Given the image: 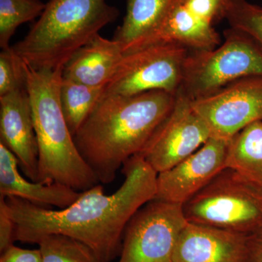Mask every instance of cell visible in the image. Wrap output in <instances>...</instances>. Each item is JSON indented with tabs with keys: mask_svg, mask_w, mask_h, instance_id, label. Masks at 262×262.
I'll return each mask as SVG.
<instances>
[{
	"mask_svg": "<svg viewBox=\"0 0 262 262\" xmlns=\"http://www.w3.org/2000/svg\"><path fill=\"white\" fill-rule=\"evenodd\" d=\"M125 179L113 194H105L97 184L81 192L63 209L50 210L20 198H5L15 224V241L37 244L51 234L80 241L99 262H111L121 251L124 231L130 219L157 194L158 173L139 155L122 166Z\"/></svg>",
	"mask_w": 262,
	"mask_h": 262,
	"instance_id": "1",
	"label": "cell"
},
{
	"mask_svg": "<svg viewBox=\"0 0 262 262\" xmlns=\"http://www.w3.org/2000/svg\"><path fill=\"white\" fill-rule=\"evenodd\" d=\"M176 98L162 91L134 96L103 94L74 136L100 183L113 182L125 162L140 152L171 111Z\"/></svg>",
	"mask_w": 262,
	"mask_h": 262,
	"instance_id": "2",
	"label": "cell"
},
{
	"mask_svg": "<svg viewBox=\"0 0 262 262\" xmlns=\"http://www.w3.org/2000/svg\"><path fill=\"white\" fill-rule=\"evenodd\" d=\"M37 137V182L58 183L83 192L99 184L69 128L60 102L63 68L36 70L23 61Z\"/></svg>",
	"mask_w": 262,
	"mask_h": 262,
	"instance_id": "3",
	"label": "cell"
},
{
	"mask_svg": "<svg viewBox=\"0 0 262 262\" xmlns=\"http://www.w3.org/2000/svg\"><path fill=\"white\" fill-rule=\"evenodd\" d=\"M119 14L106 0H50L28 34L12 48L32 68H63Z\"/></svg>",
	"mask_w": 262,
	"mask_h": 262,
	"instance_id": "4",
	"label": "cell"
},
{
	"mask_svg": "<svg viewBox=\"0 0 262 262\" xmlns=\"http://www.w3.org/2000/svg\"><path fill=\"white\" fill-rule=\"evenodd\" d=\"M188 222L249 234L262 229V189L224 168L183 205Z\"/></svg>",
	"mask_w": 262,
	"mask_h": 262,
	"instance_id": "5",
	"label": "cell"
},
{
	"mask_svg": "<svg viewBox=\"0 0 262 262\" xmlns=\"http://www.w3.org/2000/svg\"><path fill=\"white\" fill-rule=\"evenodd\" d=\"M224 37L214 49L189 52L178 93L195 101L234 81L262 76V51L258 46L230 27L224 31Z\"/></svg>",
	"mask_w": 262,
	"mask_h": 262,
	"instance_id": "6",
	"label": "cell"
},
{
	"mask_svg": "<svg viewBox=\"0 0 262 262\" xmlns=\"http://www.w3.org/2000/svg\"><path fill=\"white\" fill-rule=\"evenodd\" d=\"M189 52L177 43H163L125 53L103 94L134 96L162 91L177 95Z\"/></svg>",
	"mask_w": 262,
	"mask_h": 262,
	"instance_id": "7",
	"label": "cell"
},
{
	"mask_svg": "<svg viewBox=\"0 0 262 262\" xmlns=\"http://www.w3.org/2000/svg\"><path fill=\"white\" fill-rule=\"evenodd\" d=\"M187 222L182 205L149 201L127 223L118 262H173L179 234Z\"/></svg>",
	"mask_w": 262,
	"mask_h": 262,
	"instance_id": "8",
	"label": "cell"
},
{
	"mask_svg": "<svg viewBox=\"0 0 262 262\" xmlns=\"http://www.w3.org/2000/svg\"><path fill=\"white\" fill-rule=\"evenodd\" d=\"M211 137L209 127L194 110L192 100L177 93L171 111L136 155L160 173L195 152Z\"/></svg>",
	"mask_w": 262,
	"mask_h": 262,
	"instance_id": "9",
	"label": "cell"
},
{
	"mask_svg": "<svg viewBox=\"0 0 262 262\" xmlns=\"http://www.w3.org/2000/svg\"><path fill=\"white\" fill-rule=\"evenodd\" d=\"M211 137L229 141L250 124L262 121V76L245 77L192 101Z\"/></svg>",
	"mask_w": 262,
	"mask_h": 262,
	"instance_id": "10",
	"label": "cell"
},
{
	"mask_svg": "<svg viewBox=\"0 0 262 262\" xmlns=\"http://www.w3.org/2000/svg\"><path fill=\"white\" fill-rule=\"evenodd\" d=\"M229 141L211 137L190 156L158 174L155 199L184 205L226 168Z\"/></svg>",
	"mask_w": 262,
	"mask_h": 262,
	"instance_id": "11",
	"label": "cell"
},
{
	"mask_svg": "<svg viewBox=\"0 0 262 262\" xmlns=\"http://www.w3.org/2000/svg\"><path fill=\"white\" fill-rule=\"evenodd\" d=\"M0 143L16 157L24 175L37 182L39 153L26 88L0 97Z\"/></svg>",
	"mask_w": 262,
	"mask_h": 262,
	"instance_id": "12",
	"label": "cell"
},
{
	"mask_svg": "<svg viewBox=\"0 0 262 262\" xmlns=\"http://www.w3.org/2000/svg\"><path fill=\"white\" fill-rule=\"evenodd\" d=\"M247 234L187 222L173 262H246Z\"/></svg>",
	"mask_w": 262,
	"mask_h": 262,
	"instance_id": "13",
	"label": "cell"
},
{
	"mask_svg": "<svg viewBox=\"0 0 262 262\" xmlns=\"http://www.w3.org/2000/svg\"><path fill=\"white\" fill-rule=\"evenodd\" d=\"M222 42L213 24L191 9L184 0H174L159 28L127 53L163 43H177L190 51H210Z\"/></svg>",
	"mask_w": 262,
	"mask_h": 262,
	"instance_id": "14",
	"label": "cell"
},
{
	"mask_svg": "<svg viewBox=\"0 0 262 262\" xmlns=\"http://www.w3.org/2000/svg\"><path fill=\"white\" fill-rule=\"evenodd\" d=\"M16 157L0 143V196H13L43 208L53 206L63 209L80 195V192L58 183L43 184L27 180L19 172Z\"/></svg>",
	"mask_w": 262,
	"mask_h": 262,
	"instance_id": "15",
	"label": "cell"
},
{
	"mask_svg": "<svg viewBox=\"0 0 262 262\" xmlns=\"http://www.w3.org/2000/svg\"><path fill=\"white\" fill-rule=\"evenodd\" d=\"M123 46L100 34L76 52L63 68V78L90 86H106L123 57Z\"/></svg>",
	"mask_w": 262,
	"mask_h": 262,
	"instance_id": "16",
	"label": "cell"
},
{
	"mask_svg": "<svg viewBox=\"0 0 262 262\" xmlns=\"http://www.w3.org/2000/svg\"><path fill=\"white\" fill-rule=\"evenodd\" d=\"M174 0H127L126 13L113 39L123 46L124 53L149 37L163 21Z\"/></svg>",
	"mask_w": 262,
	"mask_h": 262,
	"instance_id": "17",
	"label": "cell"
},
{
	"mask_svg": "<svg viewBox=\"0 0 262 262\" xmlns=\"http://www.w3.org/2000/svg\"><path fill=\"white\" fill-rule=\"evenodd\" d=\"M226 168L262 189V121L250 124L229 141Z\"/></svg>",
	"mask_w": 262,
	"mask_h": 262,
	"instance_id": "18",
	"label": "cell"
},
{
	"mask_svg": "<svg viewBox=\"0 0 262 262\" xmlns=\"http://www.w3.org/2000/svg\"><path fill=\"white\" fill-rule=\"evenodd\" d=\"M106 86H90L62 79L60 102L67 125L75 136L104 94Z\"/></svg>",
	"mask_w": 262,
	"mask_h": 262,
	"instance_id": "19",
	"label": "cell"
},
{
	"mask_svg": "<svg viewBox=\"0 0 262 262\" xmlns=\"http://www.w3.org/2000/svg\"><path fill=\"white\" fill-rule=\"evenodd\" d=\"M46 4L40 0H0V47L8 49L10 39L22 24L39 18Z\"/></svg>",
	"mask_w": 262,
	"mask_h": 262,
	"instance_id": "20",
	"label": "cell"
},
{
	"mask_svg": "<svg viewBox=\"0 0 262 262\" xmlns=\"http://www.w3.org/2000/svg\"><path fill=\"white\" fill-rule=\"evenodd\" d=\"M37 244L42 262H99L88 246L63 234H47Z\"/></svg>",
	"mask_w": 262,
	"mask_h": 262,
	"instance_id": "21",
	"label": "cell"
},
{
	"mask_svg": "<svg viewBox=\"0 0 262 262\" xmlns=\"http://www.w3.org/2000/svg\"><path fill=\"white\" fill-rule=\"evenodd\" d=\"M226 20L229 27L242 33L262 51V8L247 0H230Z\"/></svg>",
	"mask_w": 262,
	"mask_h": 262,
	"instance_id": "22",
	"label": "cell"
},
{
	"mask_svg": "<svg viewBox=\"0 0 262 262\" xmlns=\"http://www.w3.org/2000/svg\"><path fill=\"white\" fill-rule=\"evenodd\" d=\"M23 60L12 47L0 53V97L17 90L25 89Z\"/></svg>",
	"mask_w": 262,
	"mask_h": 262,
	"instance_id": "23",
	"label": "cell"
},
{
	"mask_svg": "<svg viewBox=\"0 0 262 262\" xmlns=\"http://www.w3.org/2000/svg\"><path fill=\"white\" fill-rule=\"evenodd\" d=\"M15 224L7 208L5 198L0 196V252L3 253L13 246Z\"/></svg>",
	"mask_w": 262,
	"mask_h": 262,
	"instance_id": "24",
	"label": "cell"
},
{
	"mask_svg": "<svg viewBox=\"0 0 262 262\" xmlns=\"http://www.w3.org/2000/svg\"><path fill=\"white\" fill-rule=\"evenodd\" d=\"M0 262H42V257L39 249H24L13 245L1 253Z\"/></svg>",
	"mask_w": 262,
	"mask_h": 262,
	"instance_id": "25",
	"label": "cell"
},
{
	"mask_svg": "<svg viewBox=\"0 0 262 262\" xmlns=\"http://www.w3.org/2000/svg\"><path fill=\"white\" fill-rule=\"evenodd\" d=\"M246 262H262V229L248 235Z\"/></svg>",
	"mask_w": 262,
	"mask_h": 262,
	"instance_id": "26",
	"label": "cell"
}]
</instances>
